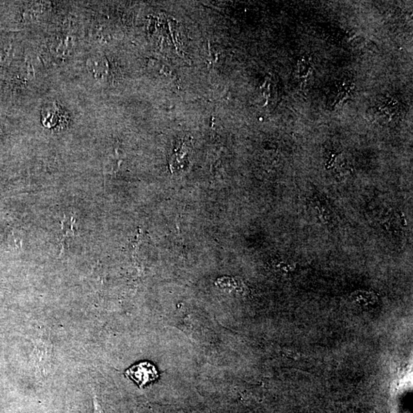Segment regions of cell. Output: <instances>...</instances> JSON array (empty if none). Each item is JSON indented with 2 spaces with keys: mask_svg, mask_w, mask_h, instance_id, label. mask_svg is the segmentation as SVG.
<instances>
[{
  "mask_svg": "<svg viewBox=\"0 0 413 413\" xmlns=\"http://www.w3.org/2000/svg\"><path fill=\"white\" fill-rule=\"evenodd\" d=\"M64 413H72V412L71 411V410H69V409H67H67H66L65 412H64Z\"/></svg>",
  "mask_w": 413,
  "mask_h": 413,
  "instance_id": "cell-4",
  "label": "cell"
},
{
  "mask_svg": "<svg viewBox=\"0 0 413 413\" xmlns=\"http://www.w3.org/2000/svg\"><path fill=\"white\" fill-rule=\"evenodd\" d=\"M399 106L390 97H382L373 107V116L381 124H390L398 116Z\"/></svg>",
  "mask_w": 413,
  "mask_h": 413,
  "instance_id": "cell-2",
  "label": "cell"
},
{
  "mask_svg": "<svg viewBox=\"0 0 413 413\" xmlns=\"http://www.w3.org/2000/svg\"><path fill=\"white\" fill-rule=\"evenodd\" d=\"M93 406H94V413H103L101 406L100 403L98 402L97 398H96V394H94L93 397Z\"/></svg>",
  "mask_w": 413,
  "mask_h": 413,
  "instance_id": "cell-3",
  "label": "cell"
},
{
  "mask_svg": "<svg viewBox=\"0 0 413 413\" xmlns=\"http://www.w3.org/2000/svg\"><path fill=\"white\" fill-rule=\"evenodd\" d=\"M125 376L134 381L139 387L143 388L156 381L159 378V373L154 365L145 361L129 367L126 370Z\"/></svg>",
  "mask_w": 413,
  "mask_h": 413,
  "instance_id": "cell-1",
  "label": "cell"
}]
</instances>
